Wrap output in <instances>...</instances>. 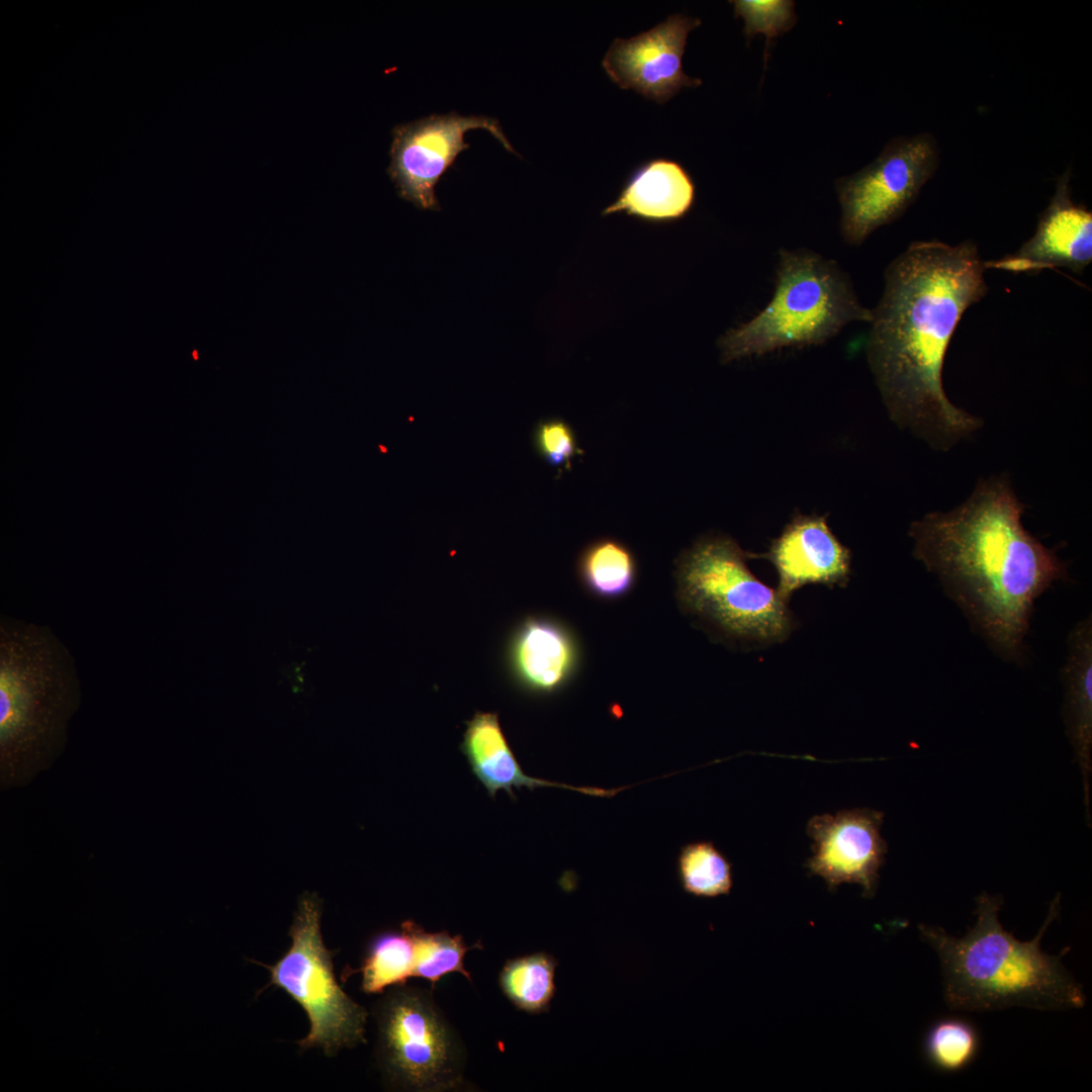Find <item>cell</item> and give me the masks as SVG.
Returning <instances> with one entry per match:
<instances>
[{
    "mask_svg": "<svg viewBox=\"0 0 1092 1092\" xmlns=\"http://www.w3.org/2000/svg\"><path fill=\"white\" fill-rule=\"evenodd\" d=\"M976 244L912 243L886 269L867 342L891 416L934 446H951L981 421L953 405L942 384L947 347L965 311L988 292Z\"/></svg>",
    "mask_w": 1092,
    "mask_h": 1092,
    "instance_id": "1",
    "label": "cell"
},
{
    "mask_svg": "<svg viewBox=\"0 0 1092 1092\" xmlns=\"http://www.w3.org/2000/svg\"><path fill=\"white\" fill-rule=\"evenodd\" d=\"M1005 477L980 481L946 513L910 527L914 555L939 580L973 630L1005 661H1021L1036 600L1067 572L1023 526Z\"/></svg>",
    "mask_w": 1092,
    "mask_h": 1092,
    "instance_id": "2",
    "label": "cell"
},
{
    "mask_svg": "<svg viewBox=\"0 0 1092 1092\" xmlns=\"http://www.w3.org/2000/svg\"><path fill=\"white\" fill-rule=\"evenodd\" d=\"M999 896L977 898V920L962 937L933 925H919L922 938L938 956L943 998L952 1010L985 1011L1012 1006L1039 1010L1082 1008V986L1062 963L1040 948L1041 938L1060 911L1059 897L1033 939L1021 941L999 920Z\"/></svg>",
    "mask_w": 1092,
    "mask_h": 1092,
    "instance_id": "3",
    "label": "cell"
},
{
    "mask_svg": "<svg viewBox=\"0 0 1092 1092\" xmlns=\"http://www.w3.org/2000/svg\"><path fill=\"white\" fill-rule=\"evenodd\" d=\"M80 700L75 660L51 628L1 615L2 789L24 786L55 762Z\"/></svg>",
    "mask_w": 1092,
    "mask_h": 1092,
    "instance_id": "4",
    "label": "cell"
},
{
    "mask_svg": "<svg viewBox=\"0 0 1092 1092\" xmlns=\"http://www.w3.org/2000/svg\"><path fill=\"white\" fill-rule=\"evenodd\" d=\"M873 320L836 262L813 251L779 252L774 295L750 321L719 339L723 362L825 343L851 322Z\"/></svg>",
    "mask_w": 1092,
    "mask_h": 1092,
    "instance_id": "5",
    "label": "cell"
},
{
    "mask_svg": "<svg viewBox=\"0 0 1092 1092\" xmlns=\"http://www.w3.org/2000/svg\"><path fill=\"white\" fill-rule=\"evenodd\" d=\"M374 1006L377 1060L396 1090L458 1091L465 1080V1048L432 991L393 986Z\"/></svg>",
    "mask_w": 1092,
    "mask_h": 1092,
    "instance_id": "6",
    "label": "cell"
},
{
    "mask_svg": "<svg viewBox=\"0 0 1092 1092\" xmlns=\"http://www.w3.org/2000/svg\"><path fill=\"white\" fill-rule=\"evenodd\" d=\"M732 539L707 537L679 558L677 592L689 612L738 637L777 642L793 627L787 602L757 579Z\"/></svg>",
    "mask_w": 1092,
    "mask_h": 1092,
    "instance_id": "7",
    "label": "cell"
},
{
    "mask_svg": "<svg viewBox=\"0 0 1092 1092\" xmlns=\"http://www.w3.org/2000/svg\"><path fill=\"white\" fill-rule=\"evenodd\" d=\"M322 903L316 894L305 893L298 901L289 928L288 950L272 966L270 984L298 1003L310 1028L297 1041L301 1050L321 1049L334 1056L343 1048L365 1043L367 1010L349 997L338 983L334 952L324 943L321 931Z\"/></svg>",
    "mask_w": 1092,
    "mask_h": 1092,
    "instance_id": "8",
    "label": "cell"
},
{
    "mask_svg": "<svg viewBox=\"0 0 1092 1092\" xmlns=\"http://www.w3.org/2000/svg\"><path fill=\"white\" fill-rule=\"evenodd\" d=\"M939 163L929 132L891 140L861 170L835 181L845 243L861 245L876 230L900 217L917 199Z\"/></svg>",
    "mask_w": 1092,
    "mask_h": 1092,
    "instance_id": "9",
    "label": "cell"
},
{
    "mask_svg": "<svg viewBox=\"0 0 1092 1092\" xmlns=\"http://www.w3.org/2000/svg\"><path fill=\"white\" fill-rule=\"evenodd\" d=\"M473 128L488 130L507 151L518 154L493 117L450 112L396 125L388 174L399 196L419 208L438 210L435 185L458 154L469 148L464 134Z\"/></svg>",
    "mask_w": 1092,
    "mask_h": 1092,
    "instance_id": "10",
    "label": "cell"
},
{
    "mask_svg": "<svg viewBox=\"0 0 1092 1092\" xmlns=\"http://www.w3.org/2000/svg\"><path fill=\"white\" fill-rule=\"evenodd\" d=\"M701 23L699 18L674 13L633 37H617L602 66L620 88L665 103L681 88L702 84L700 79L684 73L681 63L688 35Z\"/></svg>",
    "mask_w": 1092,
    "mask_h": 1092,
    "instance_id": "11",
    "label": "cell"
},
{
    "mask_svg": "<svg viewBox=\"0 0 1092 1092\" xmlns=\"http://www.w3.org/2000/svg\"><path fill=\"white\" fill-rule=\"evenodd\" d=\"M883 816L879 811L854 809L811 818L807 826L814 840V854L807 863L810 872L830 888L857 884L867 897L873 896L887 853L880 833Z\"/></svg>",
    "mask_w": 1092,
    "mask_h": 1092,
    "instance_id": "12",
    "label": "cell"
},
{
    "mask_svg": "<svg viewBox=\"0 0 1092 1092\" xmlns=\"http://www.w3.org/2000/svg\"><path fill=\"white\" fill-rule=\"evenodd\" d=\"M1071 169L1059 178L1049 206L1040 214L1034 235L1020 249L985 268L1019 274L1068 268L1082 273L1092 261V212L1075 204L1070 192Z\"/></svg>",
    "mask_w": 1092,
    "mask_h": 1092,
    "instance_id": "13",
    "label": "cell"
},
{
    "mask_svg": "<svg viewBox=\"0 0 1092 1092\" xmlns=\"http://www.w3.org/2000/svg\"><path fill=\"white\" fill-rule=\"evenodd\" d=\"M776 567L778 594L788 602L794 590L809 583L846 584L851 555L821 516H798L762 555Z\"/></svg>",
    "mask_w": 1092,
    "mask_h": 1092,
    "instance_id": "14",
    "label": "cell"
},
{
    "mask_svg": "<svg viewBox=\"0 0 1092 1092\" xmlns=\"http://www.w3.org/2000/svg\"><path fill=\"white\" fill-rule=\"evenodd\" d=\"M576 646L569 631L555 620L530 616L511 632L505 665L511 680L533 695L562 689L576 665Z\"/></svg>",
    "mask_w": 1092,
    "mask_h": 1092,
    "instance_id": "15",
    "label": "cell"
},
{
    "mask_svg": "<svg viewBox=\"0 0 1092 1092\" xmlns=\"http://www.w3.org/2000/svg\"><path fill=\"white\" fill-rule=\"evenodd\" d=\"M460 749L472 774L492 798L504 790L515 799L514 788L554 787L596 797H612L622 790L573 787L528 776L513 752L496 713L476 712L466 722Z\"/></svg>",
    "mask_w": 1092,
    "mask_h": 1092,
    "instance_id": "16",
    "label": "cell"
},
{
    "mask_svg": "<svg viewBox=\"0 0 1092 1092\" xmlns=\"http://www.w3.org/2000/svg\"><path fill=\"white\" fill-rule=\"evenodd\" d=\"M695 199L696 186L686 168L674 160L655 158L630 173L602 214L623 212L649 223H670L685 217Z\"/></svg>",
    "mask_w": 1092,
    "mask_h": 1092,
    "instance_id": "17",
    "label": "cell"
},
{
    "mask_svg": "<svg viewBox=\"0 0 1092 1092\" xmlns=\"http://www.w3.org/2000/svg\"><path fill=\"white\" fill-rule=\"evenodd\" d=\"M1068 654L1062 669L1065 687L1064 718L1083 777L1085 805L1089 814V780L1092 746V618L1087 616L1071 630Z\"/></svg>",
    "mask_w": 1092,
    "mask_h": 1092,
    "instance_id": "18",
    "label": "cell"
},
{
    "mask_svg": "<svg viewBox=\"0 0 1092 1092\" xmlns=\"http://www.w3.org/2000/svg\"><path fill=\"white\" fill-rule=\"evenodd\" d=\"M557 966L558 961L545 951L508 960L499 972L502 992L521 1011L548 1012L556 992Z\"/></svg>",
    "mask_w": 1092,
    "mask_h": 1092,
    "instance_id": "19",
    "label": "cell"
},
{
    "mask_svg": "<svg viewBox=\"0 0 1092 1092\" xmlns=\"http://www.w3.org/2000/svg\"><path fill=\"white\" fill-rule=\"evenodd\" d=\"M415 963L414 942L400 927V930H385L374 935L366 946L361 966L346 974L361 973L362 991L378 994L413 978Z\"/></svg>",
    "mask_w": 1092,
    "mask_h": 1092,
    "instance_id": "20",
    "label": "cell"
},
{
    "mask_svg": "<svg viewBox=\"0 0 1092 1092\" xmlns=\"http://www.w3.org/2000/svg\"><path fill=\"white\" fill-rule=\"evenodd\" d=\"M400 927L411 936L415 945L414 977L430 981L432 988L445 975L460 973L472 982L470 973L464 967L465 953L483 946L477 943L468 946L462 935H451L447 931L429 932L413 920H405Z\"/></svg>",
    "mask_w": 1092,
    "mask_h": 1092,
    "instance_id": "21",
    "label": "cell"
},
{
    "mask_svg": "<svg viewBox=\"0 0 1092 1092\" xmlns=\"http://www.w3.org/2000/svg\"><path fill=\"white\" fill-rule=\"evenodd\" d=\"M586 586L602 597L614 598L626 593L635 577V560L622 543L604 539L589 545L578 563Z\"/></svg>",
    "mask_w": 1092,
    "mask_h": 1092,
    "instance_id": "22",
    "label": "cell"
},
{
    "mask_svg": "<svg viewBox=\"0 0 1092 1092\" xmlns=\"http://www.w3.org/2000/svg\"><path fill=\"white\" fill-rule=\"evenodd\" d=\"M677 875L684 891L696 897L728 895L733 885L728 859L712 842L684 845L677 856Z\"/></svg>",
    "mask_w": 1092,
    "mask_h": 1092,
    "instance_id": "23",
    "label": "cell"
},
{
    "mask_svg": "<svg viewBox=\"0 0 1092 1092\" xmlns=\"http://www.w3.org/2000/svg\"><path fill=\"white\" fill-rule=\"evenodd\" d=\"M980 1046L977 1029L961 1018H944L928 1030L924 1051L927 1060L936 1069L957 1072L970 1065Z\"/></svg>",
    "mask_w": 1092,
    "mask_h": 1092,
    "instance_id": "24",
    "label": "cell"
},
{
    "mask_svg": "<svg viewBox=\"0 0 1092 1092\" xmlns=\"http://www.w3.org/2000/svg\"><path fill=\"white\" fill-rule=\"evenodd\" d=\"M735 17L744 19V34L748 43L757 33L766 36L764 67L772 38L789 31L797 22L795 2L791 0H736L731 1Z\"/></svg>",
    "mask_w": 1092,
    "mask_h": 1092,
    "instance_id": "25",
    "label": "cell"
},
{
    "mask_svg": "<svg viewBox=\"0 0 1092 1092\" xmlns=\"http://www.w3.org/2000/svg\"><path fill=\"white\" fill-rule=\"evenodd\" d=\"M535 446L550 465L570 467L574 456L581 454L571 427L562 420L541 422L535 430Z\"/></svg>",
    "mask_w": 1092,
    "mask_h": 1092,
    "instance_id": "26",
    "label": "cell"
}]
</instances>
